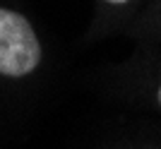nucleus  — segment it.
Here are the masks:
<instances>
[{
    "instance_id": "nucleus-3",
    "label": "nucleus",
    "mask_w": 161,
    "mask_h": 149,
    "mask_svg": "<svg viewBox=\"0 0 161 149\" xmlns=\"http://www.w3.org/2000/svg\"><path fill=\"white\" fill-rule=\"evenodd\" d=\"M159 103H161V87H159Z\"/></svg>"
},
{
    "instance_id": "nucleus-1",
    "label": "nucleus",
    "mask_w": 161,
    "mask_h": 149,
    "mask_svg": "<svg viewBox=\"0 0 161 149\" xmlns=\"http://www.w3.org/2000/svg\"><path fill=\"white\" fill-rule=\"evenodd\" d=\"M39 60L41 46L29 22L12 10H0V74H29Z\"/></svg>"
},
{
    "instance_id": "nucleus-2",
    "label": "nucleus",
    "mask_w": 161,
    "mask_h": 149,
    "mask_svg": "<svg viewBox=\"0 0 161 149\" xmlns=\"http://www.w3.org/2000/svg\"><path fill=\"white\" fill-rule=\"evenodd\" d=\"M108 3H128V0H108Z\"/></svg>"
}]
</instances>
